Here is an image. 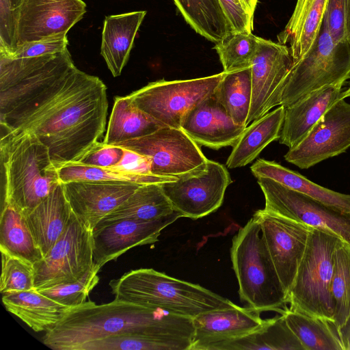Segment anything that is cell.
<instances>
[{"mask_svg": "<svg viewBox=\"0 0 350 350\" xmlns=\"http://www.w3.org/2000/svg\"><path fill=\"white\" fill-rule=\"evenodd\" d=\"M107 87L74 64L68 49L40 57L0 55L1 131L29 133L59 167L78 161L106 126Z\"/></svg>", "mask_w": 350, "mask_h": 350, "instance_id": "obj_1", "label": "cell"}, {"mask_svg": "<svg viewBox=\"0 0 350 350\" xmlns=\"http://www.w3.org/2000/svg\"><path fill=\"white\" fill-rule=\"evenodd\" d=\"M126 334L192 339L193 319L117 299L100 305L86 301L69 308L42 342L55 350H78L86 342Z\"/></svg>", "mask_w": 350, "mask_h": 350, "instance_id": "obj_2", "label": "cell"}, {"mask_svg": "<svg viewBox=\"0 0 350 350\" xmlns=\"http://www.w3.org/2000/svg\"><path fill=\"white\" fill-rule=\"evenodd\" d=\"M1 202L23 215L44 200L61 183L48 148L29 133L1 131Z\"/></svg>", "mask_w": 350, "mask_h": 350, "instance_id": "obj_3", "label": "cell"}, {"mask_svg": "<svg viewBox=\"0 0 350 350\" xmlns=\"http://www.w3.org/2000/svg\"><path fill=\"white\" fill-rule=\"evenodd\" d=\"M115 299L160 308L171 314L193 319L212 310L237 306L229 299L198 284L170 277L152 269L125 273L109 283Z\"/></svg>", "mask_w": 350, "mask_h": 350, "instance_id": "obj_4", "label": "cell"}, {"mask_svg": "<svg viewBox=\"0 0 350 350\" xmlns=\"http://www.w3.org/2000/svg\"><path fill=\"white\" fill-rule=\"evenodd\" d=\"M230 258L241 301L260 312L286 308L287 293L253 216L234 236Z\"/></svg>", "mask_w": 350, "mask_h": 350, "instance_id": "obj_5", "label": "cell"}, {"mask_svg": "<svg viewBox=\"0 0 350 350\" xmlns=\"http://www.w3.org/2000/svg\"><path fill=\"white\" fill-rule=\"evenodd\" d=\"M341 240L317 228L309 234L306 248L287 293L289 309L334 322L331 283L334 252Z\"/></svg>", "mask_w": 350, "mask_h": 350, "instance_id": "obj_6", "label": "cell"}, {"mask_svg": "<svg viewBox=\"0 0 350 350\" xmlns=\"http://www.w3.org/2000/svg\"><path fill=\"white\" fill-rule=\"evenodd\" d=\"M350 78V44L335 42L322 25L306 53L293 65L287 75L280 105L287 107L322 88L344 83Z\"/></svg>", "mask_w": 350, "mask_h": 350, "instance_id": "obj_7", "label": "cell"}, {"mask_svg": "<svg viewBox=\"0 0 350 350\" xmlns=\"http://www.w3.org/2000/svg\"><path fill=\"white\" fill-rule=\"evenodd\" d=\"M225 72L184 80L149 83L128 95L133 104L163 126L180 128L184 115L213 94Z\"/></svg>", "mask_w": 350, "mask_h": 350, "instance_id": "obj_8", "label": "cell"}, {"mask_svg": "<svg viewBox=\"0 0 350 350\" xmlns=\"http://www.w3.org/2000/svg\"><path fill=\"white\" fill-rule=\"evenodd\" d=\"M33 267L36 290L80 279L94 267L92 230L72 212L67 227L56 243Z\"/></svg>", "mask_w": 350, "mask_h": 350, "instance_id": "obj_9", "label": "cell"}, {"mask_svg": "<svg viewBox=\"0 0 350 350\" xmlns=\"http://www.w3.org/2000/svg\"><path fill=\"white\" fill-rule=\"evenodd\" d=\"M232 182L227 167L207 161L201 167L162 184L174 211L180 217L197 219L217 211Z\"/></svg>", "mask_w": 350, "mask_h": 350, "instance_id": "obj_10", "label": "cell"}, {"mask_svg": "<svg viewBox=\"0 0 350 350\" xmlns=\"http://www.w3.org/2000/svg\"><path fill=\"white\" fill-rule=\"evenodd\" d=\"M113 145L148 157L152 174L163 177L178 178L208 161L199 145L181 128L162 126L149 135Z\"/></svg>", "mask_w": 350, "mask_h": 350, "instance_id": "obj_11", "label": "cell"}, {"mask_svg": "<svg viewBox=\"0 0 350 350\" xmlns=\"http://www.w3.org/2000/svg\"><path fill=\"white\" fill-rule=\"evenodd\" d=\"M265 209L332 232L350 245V213L327 205L268 178H258Z\"/></svg>", "mask_w": 350, "mask_h": 350, "instance_id": "obj_12", "label": "cell"}, {"mask_svg": "<svg viewBox=\"0 0 350 350\" xmlns=\"http://www.w3.org/2000/svg\"><path fill=\"white\" fill-rule=\"evenodd\" d=\"M350 147V104L341 98L323 114L308 134L284 155L286 161L308 169Z\"/></svg>", "mask_w": 350, "mask_h": 350, "instance_id": "obj_13", "label": "cell"}, {"mask_svg": "<svg viewBox=\"0 0 350 350\" xmlns=\"http://www.w3.org/2000/svg\"><path fill=\"white\" fill-rule=\"evenodd\" d=\"M253 217L260 225L262 237L288 293L313 228L265 208L256 211Z\"/></svg>", "mask_w": 350, "mask_h": 350, "instance_id": "obj_14", "label": "cell"}, {"mask_svg": "<svg viewBox=\"0 0 350 350\" xmlns=\"http://www.w3.org/2000/svg\"><path fill=\"white\" fill-rule=\"evenodd\" d=\"M293 65L286 45L260 38L251 65L252 100L247 125L280 105L283 85Z\"/></svg>", "mask_w": 350, "mask_h": 350, "instance_id": "obj_15", "label": "cell"}, {"mask_svg": "<svg viewBox=\"0 0 350 350\" xmlns=\"http://www.w3.org/2000/svg\"><path fill=\"white\" fill-rule=\"evenodd\" d=\"M82 0H22L17 46L66 33L83 16Z\"/></svg>", "mask_w": 350, "mask_h": 350, "instance_id": "obj_16", "label": "cell"}, {"mask_svg": "<svg viewBox=\"0 0 350 350\" xmlns=\"http://www.w3.org/2000/svg\"><path fill=\"white\" fill-rule=\"evenodd\" d=\"M180 217L174 212L153 221L123 219L96 226L92 230L94 267L100 270L131 248L154 243L162 230Z\"/></svg>", "mask_w": 350, "mask_h": 350, "instance_id": "obj_17", "label": "cell"}, {"mask_svg": "<svg viewBox=\"0 0 350 350\" xmlns=\"http://www.w3.org/2000/svg\"><path fill=\"white\" fill-rule=\"evenodd\" d=\"M142 185L132 182L76 180L63 183L66 199L78 219L93 230Z\"/></svg>", "mask_w": 350, "mask_h": 350, "instance_id": "obj_18", "label": "cell"}, {"mask_svg": "<svg viewBox=\"0 0 350 350\" xmlns=\"http://www.w3.org/2000/svg\"><path fill=\"white\" fill-rule=\"evenodd\" d=\"M260 312L237 305L230 309L212 310L193 319V334L189 350H217L228 342L261 328L267 319Z\"/></svg>", "mask_w": 350, "mask_h": 350, "instance_id": "obj_19", "label": "cell"}, {"mask_svg": "<svg viewBox=\"0 0 350 350\" xmlns=\"http://www.w3.org/2000/svg\"><path fill=\"white\" fill-rule=\"evenodd\" d=\"M245 127L234 122L214 93L191 108L180 123L196 144L214 150L234 146Z\"/></svg>", "mask_w": 350, "mask_h": 350, "instance_id": "obj_20", "label": "cell"}, {"mask_svg": "<svg viewBox=\"0 0 350 350\" xmlns=\"http://www.w3.org/2000/svg\"><path fill=\"white\" fill-rule=\"evenodd\" d=\"M343 84L322 88L285 107L280 143L291 149L301 142L331 106L343 98Z\"/></svg>", "mask_w": 350, "mask_h": 350, "instance_id": "obj_21", "label": "cell"}, {"mask_svg": "<svg viewBox=\"0 0 350 350\" xmlns=\"http://www.w3.org/2000/svg\"><path fill=\"white\" fill-rule=\"evenodd\" d=\"M72 213L63 183H60L44 200L24 215L33 239L43 256L65 230Z\"/></svg>", "mask_w": 350, "mask_h": 350, "instance_id": "obj_22", "label": "cell"}, {"mask_svg": "<svg viewBox=\"0 0 350 350\" xmlns=\"http://www.w3.org/2000/svg\"><path fill=\"white\" fill-rule=\"evenodd\" d=\"M146 11H134L105 17L100 54L113 77L121 75Z\"/></svg>", "mask_w": 350, "mask_h": 350, "instance_id": "obj_23", "label": "cell"}, {"mask_svg": "<svg viewBox=\"0 0 350 350\" xmlns=\"http://www.w3.org/2000/svg\"><path fill=\"white\" fill-rule=\"evenodd\" d=\"M327 0H297L293 13L278 42L288 46L293 63L299 60L315 41L322 25Z\"/></svg>", "mask_w": 350, "mask_h": 350, "instance_id": "obj_24", "label": "cell"}, {"mask_svg": "<svg viewBox=\"0 0 350 350\" xmlns=\"http://www.w3.org/2000/svg\"><path fill=\"white\" fill-rule=\"evenodd\" d=\"M2 302L8 312L36 332L52 329L69 308L35 288L3 293Z\"/></svg>", "mask_w": 350, "mask_h": 350, "instance_id": "obj_25", "label": "cell"}, {"mask_svg": "<svg viewBox=\"0 0 350 350\" xmlns=\"http://www.w3.org/2000/svg\"><path fill=\"white\" fill-rule=\"evenodd\" d=\"M285 107L280 105L254 120L246 126L233 146L226 167L234 169L253 161L271 142L279 139L283 124Z\"/></svg>", "mask_w": 350, "mask_h": 350, "instance_id": "obj_26", "label": "cell"}, {"mask_svg": "<svg viewBox=\"0 0 350 350\" xmlns=\"http://www.w3.org/2000/svg\"><path fill=\"white\" fill-rule=\"evenodd\" d=\"M250 170L257 178H270L327 205L350 213V194L338 193L320 186L275 161L259 159Z\"/></svg>", "mask_w": 350, "mask_h": 350, "instance_id": "obj_27", "label": "cell"}, {"mask_svg": "<svg viewBox=\"0 0 350 350\" xmlns=\"http://www.w3.org/2000/svg\"><path fill=\"white\" fill-rule=\"evenodd\" d=\"M174 212L163 191L162 184H144L118 208L103 217L96 226L123 219L153 221Z\"/></svg>", "mask_w": 350, "mask_h": 350, "instance_id": "obj_28", "label": "cell"}, {"mask_svg": "<svg viewBox=\"0 0 350 350\" xmlns=\"http://www.w3.org/2000/svg\"><path fill=\"white\" fill-rule=\"evenodd\" d=\"M161 124L135 107L128 95L114 99L103 143L113 145L118 142L149 135Z\"/></svg>", "mask_w": 350, "mask_h": 350, "instance_id": "obj_29", "label": "cell"}, {"mask_svg": "<svg viewBox=\"0 0 350 350\" xmlns=\"http://www.w3.org/2000/svg\"><path fill=\"white\" fill-rule=\"evenodd\" d=\"M0 250L31 264L43 258L24 215L9 202H1Z\"/></svg>", "mask_w": 350, "mask_h": 350, "instance_id": "obj_30", "label": "cell"}, {"mask_svg": "<svg viewBox=\"0 0 350 350\" xmlns=\"http://www.w3.org/2000/svg\"><path fill=\"white\" fill-rule=\"evenodd\" d=\"M186 22L208 40L217 44L233 32L219 0H174Z\"/></svg>", "mask_w": 350, "mask_h": 350, "instance_id": "obj_31", "label": "cell"}, {"mask_svg": "<svg viewBox=\"0 0 350 350\" xmlns=\"http://www.w3.org/2000/svg\"><path fill=\"white\" fill-rule=\"evenodd\" d=\"M280 314L304 350H344L338 328L333 321L287 307Z\"/></svg>", "mask_w": 350, "mask_h": 350, "instance_id": "obj_32", "label": "cell"}, {"mask_svg": "<svg viewBox=\"0 0 350 350\" xmlns=\"http://www.w3.org/2000/svg\"><path fill=\"white\" fill-rule=\"evenodd\" d=\"M304 350L301 343L280 314L267 319L265 324L256 331L226 342L217 350Z\"/></svg>", "mask_w": 350, "mask_h": 350, "instance_id": "obj_33", "label": "cell"}, {"mask_svg": "<svg viewBox=\"0 0 350 350\" xmlns=\"http://www.w3.org/2000/svg\"><path fill=\"white\" fill-rule=\"evenodd\" d=\"M214 94L236 124L247 126L252 100L251 66L225 72Z\"/></svg>", "mask_w": 350, "mask_h": 350, "instance_id": "obj_34", "label": "cell"}, {"mask_svg": "<svg viewBox=\"0 0 350 350\" xmlns=\"http://www.w3.org/2000/svg\"><path fill=\"white\" fill-rule=\"evenodd\" d=\"M191 344L183 337L126 334L86 342L78 350H189Z\"/></svg>", "mask_w": 350, "mask_h": 350, "instance_id": "obj_35", "label": "cell"}, {"mask_svg": "<svg viewBox=\"0 0 350 350\" xmlns=\"http://www.w3.org/2000/svg\"><path fill=\"white\" fill-rule=\"evenodd\" d=\"M331 295L334 323L338 328L347 320L350 310V245L342 240L334 252Z\"/></svg>", "mask_w": 350, "mask_h": 350, "instance_id": "obj_36", "label": "cell"}, {"mask_svg": "<svg viewBox=\"0 0 350 350\" xmlns=\"http://www.w3.org/2000/svg\"><path fill=\"white\" fill-rule=\"evenodd\" d=\"M260 37L252 33L232 32L215 44L224 72L240 70L252 65L260 42Z\"/></svg>", "mask_w": 350, "mask_h": 350, "instance_id": "obj_37", "label": "cell"}, {"mask_svg": "<svg viewBox=\"0 0 350 350\" xmlns=\"http://www.w3.org/2000/svg\"><path fill=\"white\" fill-rule=\"evenodd\" d=\"M61 183L76 180H103L132 182L139 184L159 183L174 181L177 178L163 177L156 175L136 176L123 174L110 169L94 167L72 162L57 168Z\"/></svg>", "mask_w": 350, "mask_h": 350, "instance_id": "obj_38", "label": "cell"}, {"mask_svg": "<svg viewBox=\"0 0 350 350\" xmlns=\"http://www.w3.org/2000/svg\"><path fill=\"white\" fill-rule=\"evenodd\" d=\"M99 271L94 267L75 282L37 291L66 307L77 306L86 301L90 293L98 283Z\"/></svg>", "mask_w": 350, "mask_h": 350, "instance_id": "obj_39", "label": "cell"}, {"mask_svg": "<svg viewBox=\"0 0 350 350\" xmlns=\"http://www.w3.org/2000/svg\"><path fill=\"white\" fill-rule=\"evenodd\" d=\"M1 252V293L34 289L33 264L6 252Z\"/></svg>", "mask_w": 350, "mask_h": 350, "instance_id": "obj_40", "label": "cell"}, {"mask_svg": "<svg viewBox=\"0 0 350 350\" xmlns=\"http://www.w3.org/2000/svg\"><path fill=\"white\" fill-rule=\"evenodd\" d=\"M22 0H0V55L10 56L17 48L19 10Z\"/></svg>", "mask_w": 350, "mask_h": 350, "instance_id": "obj_41", "label": "cell"}, {"mask_svg": "<svg viewBox=\"0 0 350 350\" xmlns=\"http://www.w3.org/2000/svg\"><path fill=\"white\" fill-rule=\"evenodd\" d=\"M66 35V33L59 34L41 40L23 44L17 46L12 55L4 57L12 59L28 58L64 51L68 49V42Z\"/></svg>", "mask_w": 350, "mask_h": 350, "instance_id": "obj_42", "label": "cell"}, {"mask_svg": "<svg viewBox=\"0 0 350 350\" xmlns=\"http://www.w3.org/2000/svg\"><path fill=\"white\" fill-rule=\"evenodd\" d=\"M347 0H327L322 25L333 40L339 42L346 38Z\"/></svg>", "mask_w": 350, "mask_h": 350, "instance_id": "obj_43", "label": "cell"}, {"mask_svg": "<svg viewBox=\"0 0 350 350\" xmlns=\"http://www.w3.org/2000/svg\"><path fill=\"white\" fill-rule=\"evenodd\" d=\"M123 154L122 147L98 142L77 162L90 166L109 168L120 162Z\"/></svg>", "mask_w": 350, "mask_h": 350, "instance_id": "obj_44", "label": "cell"}, {"mask_svg": "<svg viewBox=\"0 0 350 350\" xmlns=\"http://www.w3.org/2000/svg\"><path fill=\"white\" fill-rule=\"evenodd\" d=\"M234 32L252 33L254 17L241 0H219Z\"/></svg>", "mask_w": 350, "mask_h": 350, "instance_id": "obj_45", "label": "cell"}, {"mask_svg": "<svg viewBox=\"0 0 350 350\" xmlns=\"http://www.w3.org/2000/svg\"><path fill=\"white\" fill-rule=\"evenodd\" d=\"M107 169L136 176L154 175L151 172V160L148 157L126 148H124L120 162Z\"/></svg>", "mask_w": 350, "mask_h": 350, "instance_id": "obj_46", "label": "cell"}, {"mask_svg": "<svg viewBox=\"0 0 350 350\" xmlns=\"http://www.w3.org/2000/svg\"><path fill=\"white\" fill-rule=\"evenodd\" d=\"M338 335L344 350H350V310L344 324L338 328Z\"/></svg>", "mask_w": 350, "mask_h": 350, "instance_id": "obj_47", "label": "cell"}, {"mask_svg": "<svg viewBox=\"0 0 350 350\" xmlns=\"http://www.w3.org/2000/svg\"><path fill=\"white\" fill-rule=\"evenodd\" d=\"M345 28L346 38L350 44V0H347Z\"/></svg>", "mask_w": 350, "mask_h": 350, "instance_id": "obj_48", "label": "cell"}, {"mask_svg": "<svg viewBox=\"0 0 350 350\" xmlns=\"http://www.w3.org/2000/svg\"><path fill=\"white\" fill-rule=\"evenodd\" d=\"M245 5L248 9L250 14L254 17V11L256 9V4L254 3L253 0H241Z\"/></svg>", "mask_w": 350, "mask_h": 350, "instance_id": "obj_49", "label": "cell"}, {"mask_svg": "<svg viewBox=\"0 0 350 350\" xmlns=\"http://www.w3.org/2000/svg\"><path fill=\"white\" fill-rule=\"evenodd\" d=\"M347 97H350V83L349 88L344 92H342V98H345Z\"/></svg>", "mask_w": 350, "mask_h": 350, "instance_id": "obj_50", "label": "cell"}, {"mask_svg": "<svg viewBox=\"0 0 350 350\" xmlns=\"http://www.w3.org/2000/svg\"><path fill=\"white\" fill-rule=\"evenodd\" d=\"M253 1L254 2L255 4H257L258 0H253Z\"/></svg>", "mask_w": 350, "mask_h": 350, "instance_id": "obj_51", "label": "cell"}]
</instances>
